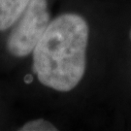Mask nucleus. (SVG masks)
<instances>
[{
	"label": "nucleus",
	"mask_w": 131,
	"mask_h": 131,
	"mask_svg": "<svg viewBox=\"0 0 131 131\" xmlns=\"http://www.w3.org/2000/svg\"><path fill=\"white\" fill-rule=\"evenodd\" d=\"M31 0H0V31L18 21Z\"/></svg>",
	"instance_id": "obj_3"
},
{
	"label": "nucleus",
	"mask_w": 131,
	"mask_h": 131,
	"mask_svg": "<svg viewBox=\"0 0 131 131\" xmlns=\"http://www.w3.org/2000/svg\"><path fill=\"white\" fill-rule=\"evenodd\" d=\"M130 38H131V32H130Z\"/></svg>",
	"instance_id": "obj_5"
},
{
	"label": "nucleus",
	"mask_w": 131,
	"mask_h": 131,
	"mask_svg": "<svg viewBox=\"0 0 131 131\" xmlns=\"http://www.w3.org/2000/svg\"><path fill=\"white\" fill-rule=\"evenodd\" d=\"M19 19L7 40V49L11 54L24 57L34 51L50 24L47 1L31 0Z\"/></svg>",
	"instance_id": "obj_2"
},
{
	"label": "nucleus",
	"mask_w": 131,
	"mask_h": 131,
	"mask_svg": "<svg viewBox=\"0 0 131 131\" xmlns=\"http://www.w3.org/2000/svg\"><path fill=\"white\" fill-rule=\"evenodd\" d=\"M19 130L23 131H52L57 130L53 124L49 122L46 119H35L32 122H29L25 123L24 126L21 127Z\"/></svg>",
	"instance_id": "obj_4"
},
{
	"label": "nucleus",
	"mask_w": 131,
	"mask_h": 131,
	"mask_svg": "<svg viewBox=\"0 0 131 131\" xmlns=\"http://www.w3.org/2000/svg\"><path fill=\"white\" fill-rule=\"evenodd\" d=\"M89 25L76 14L50 23L33 51V68L44 85L69 91L83 79L86 65Z\"/></svg>",
	"instance_id": "obj_1"
}]
</instances>
